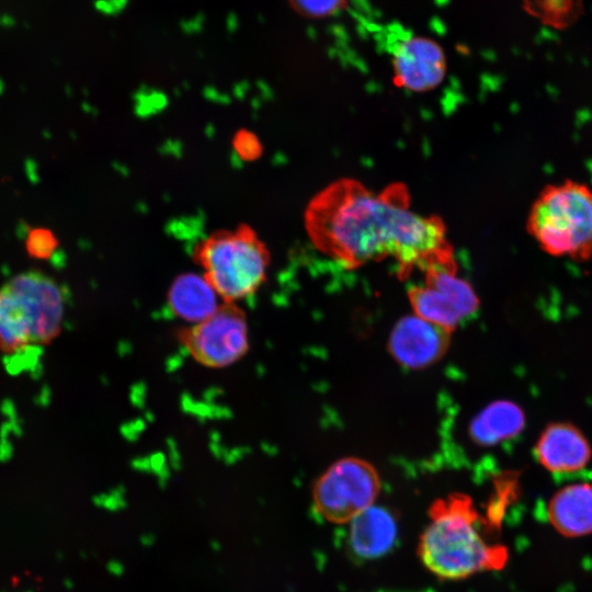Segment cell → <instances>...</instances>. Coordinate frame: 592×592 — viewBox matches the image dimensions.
I'll use <instances>...</instances> for the list:
<instances>
[{
	"instance_id": "6da1fadb",
	"label": "cell",
	"mask_w": 592,
	"mask_h": 592,
	"mask_svg": "<svg viewBox=\"0 0 592 592\" xmlns=\"http://www.w3.org/2000/svg\"><path fill=\"white\" fill-rule=\"evenodd\" d=\"M306 226L315 244L351 265L392 257L401 267L449 260L443 224L413 212L401 190L374 193L360 183H333L311 201Z\"/></svg>"
},
{
	"instance_id": "7a4b0ae2",
	"label": "cell",
	"mask_w": 592,
	"mask_h": 592,
	"mask_svg": "<svg viewBox=\"0 0 592 592\" xmlns=\"http://www.w3.org/2000/svg\"><path fill=\"white\" fill-rule=\"evenodd\" d=\"M429 517L419 539L418 556L434 576L462 580L505 566L508 548L485 538L479 530L485 521L470 497L457 493L437 499L429 510Z\"/></svg>"
},
{
	"instance_id": "3957f363",
	"label": "cell",
	"mask_w": 592,
	"mask_h": 592,
	"mask_svg": "<svg viewBox=\"0 0 592 592\" xmlns=\"http://www.w3.org/2000/svg\"><path fill=\"white\" fill-rule=\"evenodd\" d=\"M65 295L49 276L27 271L0 286V352L21 355L45 346L62 330Z\"/></svg>"
},
{
	"instance_id": "277c9868",
	"label": "cell",
	"mask_w": 592,
	"mask_h": 592,
	"mask_svg": "<svg viewBox=\"0 0 592 592\" xmlns=\"http://www.w3.org/2000/svg\"><path fill=\"white\" fill-rule=\"evenodd\" d=\"M527 230L554 257L585 260L592 255V191L563 181L543 189L533 203Z\"/></svg>"
},
{
	"instance_id": "5b68a950",
	"label": "cell",
	"mask_w": 592,
	"mask_h": 592,
	"mask_svg": "<svg viewBox=\"0 0 592 592\" xmlns=\"http://www.w3.org/2000/svg\"><path fill=\"white\" fill-rule=\"evenodd\" d=\"M194 259L220 299L235 304L257 293L270 261L265 244L247 225L213 232L198 242Z\"/></svg>"
},
{
	"instance_id": "8992f818",
	"label": "cell",
	"mask_w": 592,
	"mask_h": 592,
	"mask_svg": "<svg viewBox=\"0 0 592 592\" xmlns=\"http://www.w3.org/2000/svg\"><path fill=\"white\" fill-rule=\"evenodd\" d=\"M380 478L374 466L358 457H345L330 465L312 487L318 514L330 523L348 524L375 504Z\"/></svg>"
},
{
	"instance_id": "52a82bcc",
	"label": "cell",
	"mask_w": 592,
	"mask_h": 592,
	"mask_svg": "<svg viewBox=\"0 0 592 592\" xmlns=\"http://www.w3.org/2000/svg\"><path fill=\"white\" fill-rule=\"evenodd\" d=\"M179 339L197 363L224 368L248 352V320L237 304L224 303L206 319L181 330Z\"/></svg>"
},
{
	"instance_id": "ba28073f",
	"label": "cell",
	"mask_w": 592,
	"mask_h": 592,
	"mask_svg": "<svg viewBox=\"0 0 592 592\" xmlns=\"http://www.w3.org/2000/svg\"><path fill=\"white\" fill-rule=\"evenodd\" d=\"M409 299L415 315L449 331L479 305L476 292L457 276L449 260L429 265L424 284L411 288Z\"/></svg>"
},
{
	"instance_id": "9c48e42d",
	"label": "cell",
	"mask_w": 592,
	"mask_h": 592,
	"mask_svg": "<svg viewBox=\"0 0 592 592\" xmlns=\"http://www.w3.org/2000/svg\"><path fill=\"white\" fill-rule=\"evenodd\" d=\"M449 339V330L413 314L394 326L388 349L400 365L420 369L436 363L445 354Z\"/></svg>"
},
{
	"instance_id": "30bf717a",
	"label": "cell",
	"mask_w": 592,
	"mask_h": 592,
	"mask_svg": "<svg viewBox=\"0 0 592 592\" xmlns=\"http://www.w3.org/2000/svg\"><path fill=\"white\" fill-rule=\"evenodd\" d=\"M396 82L412 92H426L439 87L446 73V57L435 41L409 36L392 50Z\"/></svg>"
},
{
	"instance_id": "8fae6325",
	"label": "cell",
	"mask_w": 592,
	"mask_h": 592,
	"mask_svg": "<svg viewBox=\"0 0 592 592\" xmlns=\"http://www.w3.org/2000/svg\"><path fill=\"white\" fill-rule=\"evenodd\" d=\"M535 455L538 463L553 474H574L589 465L592 447L576 425L556 422L542 431Z\"/></svg>"
},
{
	"instance_id": "7c38bea8",
	"label": "cell",
	"mask_w": 592,
	"mask_h": 592,
	"mask_svg": "<svg viewBox=\"0 0 592 592\" xmlns=\"http://www.w3.org/2000/svg\"><path fill=\"white\" fill-rule=\"evenodd\" d=\"M348 544L361 559H374L390 551L398 537V523L386 508L371 505L349 523Z\"/></svg>"
},
{
	"instance_id": "4fadbf2b",
	"label": "cell",
	"mask_w": 592,
	"mask_h": 592,
	"mask_svg": "<svg viewBox=\"0 0 592 592\" xmlns=\"http://www.w3.org/2000/svg\"><path fill=\"white\" fill-rule=\"evenodd\" d=\"M547 519L565 537L592 534V482H573L558 489L548 501Z\"/></svg>"
},
{
	"instance_id": "5bb4252c",
	"label": "cell",
	"mask_w": 592,
	"mask_h": 592,
	"mask_svg": "<svg viewBox=\"0 0 592 592\" xmlns=\"http://www.w3.org/2000/svg\"><path fill=\"white\" fill-rule=\"evenodd\" d=\"M220 297L204 275L184 273L173 280L168 292L170 311L191 325L197 323L221 305Z\"/></svg>"
},
{
	"instance_id": "9a60e30c",
	"label": "cell",
	"mask_w": 592,
	"mask_h": 592,
	"mask_svg": "<svg viewBox=\"0 0 592 592\" xmlns=\"http://www.w3.org/2000/svg\"><path fill=\"white\" fill-rule=\"evenodd\" d=\"M525 425V414L510 400H496L470 421L469 436L478 445L492 446L519 435Z\"/></svg>"
},
{
	"instance_id": "2e32d148",
	"label": "cell",
	"mask_w": 592,
	"mask_h": 592,
	"mask_svg": "<svg viewBox=\"0 0 592 592\" xmlns=\"http://www.w3.org/2000/svg\"><path fill=\"white\" fill-rule=\"evenodd\" d=\"M292 8L307 18H326L338 12L345 0H288Z\"/></svg>"
},
{
	"instance_id": "e0dca14e",
	"label": "cell",
	"mask_w": 592,
	"mask_h": 592,
	"mask_svg": "<svg viewBox=\"0 0 592 592\" xmlns=\"http://www.w3.org/2000/svg\"><path fill=\"white\" fill-rule=\"evenodd\" d=\"M29 253L36 259H49L57 249V239L47 229H34L26 241Z\"/></svg>"
},
{
	"instance_id": "ac0fdd59",
	"label": "cell",
	"mask_w": 592,
	"mask_h": 592,
	"mask_svg": "<svg viewBox=\"0 0 592 592\" xmlns=\"http://www.w3.org/2000/svg\"><path fill=\"white\" fill-rule=\"evenodd\" d=\"M235 152L244 161H252L261 153V145L258 137L247 129H240L232 139Z\"/></svg>"
}]
</instances>
